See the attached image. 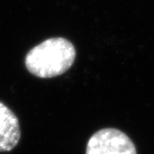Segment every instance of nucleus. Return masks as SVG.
I'll list each match as a JSON object with an SVG mask.
<instances>
[{
    "mask_svg": "<svg viewBox=\"0 0 154 154\" xmlns=\"http://www.w3.org/2000/svg\"><path fill=\"white\" fill-rule=\"evenodd\" d=\"M75 49L63 38L45 40L28 52L25 65L32 75L39 78H52L65 73L75 59Z\"/></svg>",
    "mask_w": 154,
    "mask_h": 154,
    "instance_id": "1",
    "label": "nucleus"
},
{
    "mask_svg": "<svg viewBox=\"0 0 154 154\" xmlns=\"http://www.w3.org/2000/svg\"><path fill=\"white\" fill-rule=\"evenodd\" d=\"M86 154H137V152L126 134L116 128H104L89 139Z\"/></svg>",
    "mask_w": 154,
    "mask_h": 154,
    "instance_id": "2",
    "label": "nucleus"
},
{
    "mask_svg": "<svg viewBox=\"0 0 154 154\" xmlns=\"http://www.w3.org/2000/svg\"><path fill=\"white\" fill-rule=\"evenodd\" d=\"M21 139L20 122L17 115L0 102V152L15 148Z\"/></svg>",
    "mask_w": 154,
    "mask_h": 154,
    "instance_id": "3",
    "label": "nucleus"
}]
</instances>
